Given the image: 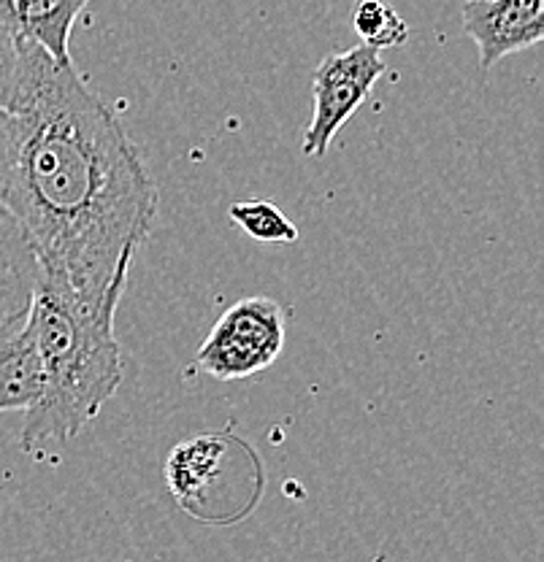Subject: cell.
Returning a JSON list of instances; mask_svg holds the SVG:
<instances>
[{"mask_svg": "<svg viewBox=\"0 0 544 562\" xmlns=\"http://www.w3.org/2000/svg\"><path fill=\"white\" fill-rule=\"evenodd\" d=\"M16 149H20V116L0 105V206L14 173Z\"/></svg>", "mask_w": 544, "mask_h": 562, "instance_id": "cell-13", "label": "cell"}, {"mask_svg": "<svg viewBox=\"0 0 544 562\" xmlns=\"http://www.w3.org/2000/svg\"><path fill=\"white\" fill-rule=\"evenodd\" d=\"M166 482L192 517L203 522H236L253 512L260 497L263 468L242 438L209 432L171 449Z\"/></svg>", "mask_w": 544, "mask_h": 562, "instance_id": "cell-3", "label": "cell"}, {"mask_svg": "<svg viewBox=\"0 0 544 562\" xmlns=\"http://www.w3.org/2000/svg\"><path fill=\"white\" fill-rule=\"evenodd\" d=\"M388 66L379 57V49L360 44L353 49L333 52L320 60L312 79L314 116L303 133L301 151L307 157H325L333 138L344 122L353 120L358 109L368 101L374 85L385 76Z\"/></svg>", "mask_w": 544, "mask_h": 562, "instance_id": "cell-5", "label": "cell"}, {"mask_svg": "<svg viewBox=\"0 0 544 562\" xmlns=\"http://www.w3.org/2000/svg\"><path fill=\"white\" fill-rule=\"evenodd\" d=\"M20 149L3 209L41 279L114 312L157 216V187L120 116L76 74L22 41Z\"/></svg>", "mask_w": 544, "mask_h": 562, "instance_id": "cell-1", "label": "cell"}, {"mask_svg": "<svg viewBox=\"0 0 544 562\" xmlns=\"http://www.w3.org/2000/svg\"><path fill=\"white\" fill-rule=\"evenodd\" d=\"M233 225L242 227L249 238L260 244H296L298 227L268 201H242L233 203L231 211Z\"/></svg>", "mask_w": 544, "mask_h": 562, "instance_id": "cell-10", "label": "cell"}, {"mask_svg": "<svg viewBox=\"0 0 544 562\" xmlns=\"http://www.w3.org/2000/svg\"><path fill=\"white\" fill-rule=\"evenodd\" d=\"M285 349V312L271 297L236 301L198 347V371L238 382L274 366Z\"/></svg>", "mask_w": 544, "mask_h": 562, "instance_id": "cell-4", "label": "cell"}, {"mask_svg": "<svg viewBox=\"0 0 544 562\" xmlns=\"http://www.w3.org/2000/svg\"><path fill=\"white\" fill-rule=\"evenodd\" d=\"M90 0H0V25L11 38L36 44L55 63L71 60V31Z\"/></svg>", "mask_w": 544, "mask_h": 562, "instance_id": "cell-7", "label": "cell"}, {"mask_svg": "<svg viewBox=\"0 0 544 562\" xmlns=\"http://www.w3.org/2000/svg\"><path fill=\"white\" fill-rule=\"evenodd\" d=\"M38 279L36 255L14 216L0 206V327L31 312Z\"/></svg>", "mask_w": 544, "mask_h": 562, "instance_id": "cell-9", "label": "cell"}, {"mask_svg": "<svg viewBox=\"0 0 544 562\" xmlns=\"http://www.w3.org/2000/svg\"><path fill=\"white\" fill-rule=\"evenodd\" d=\"M22 85V41L0 25V105L14 111Z\"/></svg>", "mask_w": 544, "mask_h": 562, "instance_id": "cell-12", "label": "cell"}, {"mask_svg": "<svg viewBox=\"0 0 544 562\" xmlns=\"http://www.w3.org/2000/svg\"><path fill=\"white\" fill-rule=\"evenodd\" d=\"M464 31L479 49L482 68L531 49L544 38V0H466Z\"/></svg>", "mask_w": 544, "mask_h": 562, "instance_id": "cell-6", "label": "cell"}, {"mask_svg": "<svg viewBox=\"0 0 544 562\" xmlns=\"http://www.w3.org/2000/svg\"><path fill=\"white\" fill-rule=\"evenodd\" d=\"M353 25L355 33L363 38V44L374 46V49L401 46L409 38L407 22L390 5H385L382 0H360L353 14Z\"/></svg>", "mask_w": 544, "mask_h": 562, "instance_id": "cell-11", "label": "cell"}, {"mask_svg": "<svg viewBox=\"0 0 544 562\" xmlns=\"http://www.w3.org/2000/svg\"><path fill=\"white\" fill-rule=\"evenodd\" d=\"M41 395V360L31 319L0 327V414L27 412Z\"/></svg>", "mask_w": 544, "mask_h": 562, "instance_id": "cell-8", "label": "cell"}, {"mask_svg": "<svg viewBox=\"0 0 544 562\" xmlns=\"http://www.w3.org/2000/svg\"><path fill=\"white\" fill-rule=\"evenodd\" d=\"M41 360V395L25 412L22 447L66 443L98 417L122 384L114 312H90L52 281L38 279L31 312Z\"/></svg>", "mask_w": 544, "mask_h": 562, "instance_id": "cell-2", "label": "cell"}]
</instances>
